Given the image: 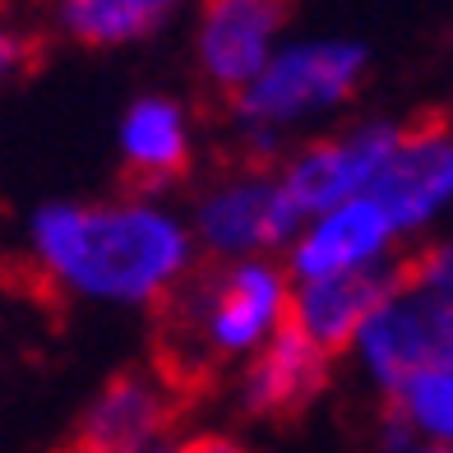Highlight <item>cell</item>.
<instances>
[{"label":"cell","instance_id":"obj_8","mask_svg":"<svg viewBox=\"0 0 453 453\" xmlns=\"http://www.w3.org/2000/svg\"><path fill=\"white\" fill-rule=\"evenodd\" d=\"M185 388H176L157 365L120 370L79 411L65 453H149L167 444V430L180 417Z\"/></svg>","mask_w":453,"mask_h":453},{"label":"cell","instance_id":"obj_17","mask_svg":"<svg viewBox=\"0 0 453 453\" xmlns=\"http://www.w3.org/2000/svg\"><path fill=\"white\" fill-rule=\"evenodd\" d=\"M172 453H250V449L232 435H195V440L172 444Z\"/></svg>","mask_w":453,"mask_h":453},{"label":"cell","instance_id":"obj_4","mask_svg":"<svg viewBox=\"0 0 453 453\" xmlns=\"http://www.w3.org/2000/svg\"><path fill=\"white\" fill-rule=\"evenodd\" d=\"M190 222L199 264H241V259H282L292 245L301 213L292 209L273 162H245L213 172L195 190Z\"/></svg>","mask_w":453,"mask_h":453},{"label":"cell","instance_id":"obj_5","mask_svg":"<svg viewBox=\"0 0 453 453\" xmlns=\"http://www.w3.org/2000/svg\"><path fill=\"white\" fill-rule=\"evenodd\" d=\"M398 130H403L398 120L370 116V120H352L342 130L292 143L273 162V172L282 180L287 199H292V209L301 213V222L334 209V203L370 195V185H375V176L384 172V162L398 143Z\"/></svg>","mask_w":453,"mask_h":453},{"label":"cell","instance_id":"obj_1","mask_svg":"<svg viewBox=\"0 0 453 453\" xmlns=\"http://www.w3.org/2000/svg\"><path fill=\"white\" fill-rule=\"evenodd\" d=\"M24 250L47 287L111 311H162L199 269L185 209L149 190L37 203Z\"/></svg>","mask_w":453,"mask_h":453},{"label":"cell","instance_id":"obj_12","mask_svg":"<svg viewBox=\"0 0 453 453\" xmlns=\"http://www.w3.org/2000/svg\"><path fill=\"white\" fill-rule=\"evenodd\" d=\"M403 264V259H398ZM398 264L365 273H342V278H315V282H292V311L287 328H296L305 342H315L324 357H342L365 328V319L380 311V301L394 292Z\"/></svg>","mask_w":453,"mask_h":453},{"label":"cell","instance_id":"obj_16","mask_svg":"<svg viewBox=\"0 0 453 453\" xmlns=\"http://www.w3.org/2000/svg\"><path fill=\"white\" fill-rule=\"evenodd\" d=\"M33 56H37V42L14 24L5 10H0V88L14 84V79L24 74L33 65Z\"/></svg>","mask_w":453,"mask_h":453},{"label":"cell","instance_id":"obj_2","mask_svg":"<svg viewBox=\"0 0 453 453\" xmlns=\"http://www.w3.org/2000/svg\"><path fill=\"white\" fill-rule=\"evenodd\" d=\"M287 311H292V278L282 259L199 264L157 311V370L176 388L241 370L287 328Z\"/></svg>","mask_w":453,"mask_h":453},{"label":"cell","instance_id":"obj_3","mask_svg":"<svg viewBox=\"0 0 453 453\" xmlns=\"http://www.w3.org/2000/svg\"><path fill=\"white\" fill-rule=\"evenodd\" d=\"M370 51L357 37H296L232 102V139L245 162H278L301 134L338 116L365 84Z\"/></svg>","mask_w":453,"mask_h":453},{"label":"cell","instance_id":"obj_18","mask_svg":"<svg viewBox=\"0 0 453 453\" xmlns=\"http://www.w3.org/2000/svg\"><path fill=\"white\" fill-rule=\"evenodd\" d=\"M149 453H172V444H157V449H149Z\"/></svg>","mask_w":453,"mask_h":453},{"label":"cell","instance_id":"obj_9","mask_svg":"<svg viewBox=\"0 0 453 453\" xmlns=\"http://www.w3.org/2000/svg\"><path fill=\"white\" fill-rule=\"evenodd\" d=\"M403 241L394 222L370 195L334 203L296 226L292 245L282 250V269L292 282H315V278H342V273H365L398 264Z\"/></svg>","mask_w":453,"mask_h":453},{"label":"cell","instance_id":"obj_11","mask_svg":"<svg viewBox=\"0 0 453 453\" xmlns=\"http://www.w3.org/2000/svg\"><path fill=\"white\" fill-rule=\"evenodd\" d=\"M328 375H334V357H324L296 328H282L269 347H259L236 370V403L245 417L287 421V417H301L324 394Z\"/></svg>","mask_w":453,"mask_h":453},{"label":"cell","instance_id":"obj_19","mask_svg":"<svg viewBox=\"0 0 453 453\" xmlns=\"http://www.w3.org/2000/svg\"><path fill=\"white\" fill-rule=\"evenodd\" d=\"M444 453H453V449H444Z\"/></svg>","mask_w":453,"mask_h":453},{"label":"cell","instance_id":"obj_7","mask_svg":"<svg viewBox=\"0 0 453 453\" xmlns=\"http://www.w3.org/2000/svg\"><path fill=\"white\" fill-rule=\"evenodd\" d=\"M292 0H195L190 56L199 79L232 102L287 42Z\"/></svg>","mask_w":453,"mask_h":453},{"label":"cell","instance_id":"obj_6","mask_svg":"<svg viewBox=\"0 0 453 453\" xmlns=\"http://www.w3.org/2000/svg\"><path fill=\"white\" fill-rule=\"evenodd\" d=\"M370 199L394 222L398 241H426L453 218V120L403 126Z\"/></svg>","mask_w":453,"mask_h":453},{"label":"cell","instance_id":"obj_15","mask_svg":"<svg viewBox=\"0 0 453 453\" xmlns=\"http://www.w3.org/2000/svg\"><path fill=\"white\" fill-rule=\"evenodd\" d=\"M384 426H394L398 435L417 444L453 449V361L430 365L394 388L384 398Z\"/></svg>","mask_w":453,"mask_h":453},{"label":"cell","instance_id":"obj_10","mask_svg":"<svg viewBox=\"0 0 453 453\" xmlns=\"http://www.w3.org/2000/svg\"><path fill=\"white\" fill-rule=\"evenodd\" d=\"M199 153V126L190 102L176 93H139L116 120V157L130 176V190L162 195L190 176Z\"/></svg>","mask_w":453,"mask_h":453},{"label":"cell","instance_id":"obj_13","mask_svg":"<svg viewBox=\"0 0 453 453\" xmlns=\"http://www.w3.org/2000/svg\"><path fill=\"white\" fill-rule=\"evenodd\" d=\"M190 0H47V19L74 47L116 51L153 37Z\"/></svg>","mask_w":453,"mask_h":453},{"label":"cell","instance_id":"obj_14","mask_svg":"<svg viewBox=\"0 0 453 453\" xmlns=\"http://www.w3.org/2000/svg\"><path fill=\"white\" fill-rule=\"evenodd\" d=\"M398 287L411 301L426 342L435 352V365L453 361V226L426 236L417 250L403 259L398 269Z\"/></svg>","mask_w":453,"mask_h":453}]
</instances>
